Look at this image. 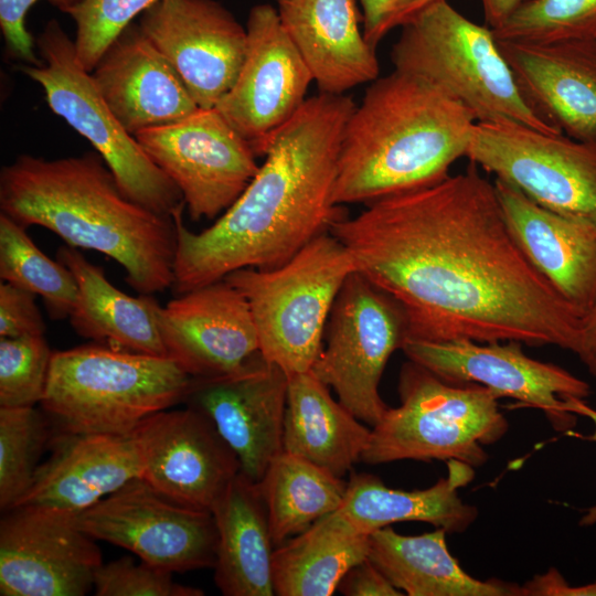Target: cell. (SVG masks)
I'll list each match as a JSON object with an SVG mask.
<instances>
[{"label": "cell", "mask_w": 596, "mask_h": 596, "mask_svg": "<svg viewBox=\"0 0 596 596\" xmlns=\"http://www.w3.org/2000/svg\"><path fill=\"white\" fill-rule=\"evenodd\" d=\"M398 395L400 405L389 406L371 428L361 459L366 464L459 460L475 468L488 459L482 446L509 428L488 387L448 382L411 360L401 369Z\"/></svg>", "instance_id": "obj_7"}, {"label": "cell", "mask_w": 596, "mask_h": 596, "mask_svg": "<svg viewBox=\"0 0 596 596\" xmlns=\"http://www.w3.org/2000/svg\"><path fill=\"white\" fill-rule=\"evenodd\" d=\"M138 24L199 108H214L235 83L246 51V26L219 1L161 0Z\"/></svg>", "instance_id": "obj_17"}, {"label": "cell", "mask_w": 596, "mask_h": 596, "mask_svg": "<svg viewBox=\"0 0 596 596\" xmlns=\"http://www.w3.org/2000/svg\"><path fill=\"white\" fill-rule=\"evenodd\" d=\"M140 447L132 435L62 432L40 464L19 505L76 515L129 481L142 478ZM14 507V508H15Z\"/></svg>", "instance_id": "obj_23"}, {"label": "cell", "mask_w": 596, "mask_h": 596, "mask_svg": "<svg viewBox=\"0 0 596 596\" xmlns=\"http://www.w3.org/2000/svg\"><path fill=\"white\" fill-rule=\"evenodd\" d=\"M52 354L44 336L0 338V406L41 403Z\"/></svg>", "instance_id": "obj_36"}, {"label": "cell", "mask_w": 596, "mask_h": 596, "mask_svg": "<svg viewBox=\"0 0 596 596\" xmlns=\"http://www.w3.org/2000/svg\"><path fill=\"white\" fill-rule=\"evenodd\" d=\"M446 533L402 535L384 526L370 534L368 558L408 596H521L515 583L465 572L447 547Z\"/></svg>", "instance_id": "obj_30"}, {"label": "cell", "mask_w": 596, "mask_h": 596, "mask_svg": "<svg viewBox=\"0 0 596 596\" xmlns=\"http://www.w3.org/2000/svg\"><path fill=\"white\" fill-rule=\"evenodd\" d=\"M0 278L43 299L54 320L70 318L78 300L72 272L47 257L22 226L0 213Z\"/></svg>", "instance_id": "obj_33"}, {"label": "cell", "mask_w": 596, "mask_h": 596, "mask_svg": "<svg viewBox=\"0 0 596 596\" xmlns=\"http://www.w3.org/2000/svg\"><path fill=\"white\" fill-rule=\"evenodd\" d=\"M246 32L236 81L214 108L264 157L276 132L306 102L313 79L274 6H254Z\"/></svg>", "instance_id": "obj_15"}, {"label": "cell", "mask_w": 596, "mask_h": 596, "mask_svg": "<svg viewBox=\"0 0 596 596\" xmlns=\"http://www.w3.org/2000/svg\"><path fill=\"white\" fill-rule=\"evenodd\" d=\"M35 46L41 63L21 71L45 93L47 105L86 138L114 173L123 192L142 206L173 215L185 207L182 194L118 121L78 62L74 41L55 19L46 22Z\"/></svg>", "instance_id": "obj_9"}, {"label": "cell", "mask_w": 596, "mask_h": 596, "mask_svg": "<svg viewBox=\"0 0 596 596\" xmlns=\"http://www.w3.org/2000/svg\"><path fill=\"white\" fill-rule=\"evenodd\" d=\"M349 95L306 99L276 132L264 162L240 198L195 233L173 213L177 249L172 289L183 294L242 268H275L345 216L333 199Z\"/></svg>", "instance_id": "obj_2"}, {"label": "cell", "mask_w": 596, "mask_h": 596, "mask_svg": "<svg viewBox=\"0 0 596 596\" xmlns=\"http://www.w3.org/2000/svg\"><path fill=\"white\" fill-rule=\"evenodd\" d=\"M532 107L564 135L596 139V39L498 41Z\"/></svg>", "instance_id": "obj_21"}, {"label": "cell", "mask_w": 596, "mask_h": 596, "mask_svg": "<svg viewBox=\"0 0 596 596\" xmlns=\"http://www.w3.org/2000/svg\"><path fill=\"white\" fill-rule=\"evenodd\" d=\"M274 1L320 93L344 95L380 76L376 49L360 28L355 0Z\"/></svg>", "instance_id": "obj_25"}, {"label": "cell", "mask_w": 596, "mask_h": 596, "mask_svg": "<svg viewBox=\"0 0 596 596\" xmlns=\"http://www.w3.org/2000/svg\"><path fill=\"white\" fill-rule=\"evenodd\" d=\"M369 540L337 511L323 517L275 549V595H333L350 568L368 557Z\"/></svg>", "instance_id": "obj_31"}, {"label": "cell", "mask_w": 596, "mask_h": 596, "mask_svg": "<svg viewBox=\"0 0 596 596\" xmlns=\"http://www.w3.org/2000/svg\"><path fill=\"white\" fill-rule=\"evenodd\" d=\"M329 318L327 342L311 371L372 427L389 408L379 389L391 355L407 337L404 313L390 296L354 272Z\"/></svg>", "instance_id": "obj_11"}, {"label": "cell", "mask_w": 596, "mask_h": 596, "mask_svg": "<svg viewBox=\"0 0 596 596\" xmlns=\"http://www.w3.org/2000/svg\"><path fill=\"white\" fill-rule=\"evenodd\" d=\"M56 259L72 272L78 286V300L70 316L78 336L119 350L167 356L158 324L161 306L151 295L123 292L75 247L61 246Z\"/></svg>", "instance_id": "obj_28"}, {"label": "cell", "mask_w": 596, "mask_h": 596, "mask_svg": "<svg viewBox=\"0 0 596 596\" xmlns=\"http://www.w3.org/2000/svg\"><path fill=\"white\" fill-rule=\"evenodd\" d=\"M447 476L422 490L385 486L371 473H353L337 512L355 531L372 532L398 522H426L447 533L466 531L477 519L476 507L465 503L458 490L473 478V467L448 460Z\"/></svg>", "instance_id": "obj_26"}, {"label": "cell", "mask_w": 596, "mask_h": 596, "mask_svg": "<svg viewBox=\"0 0 596 596\" xmlns=\"http://www.w3.org/2000/svg\"><path fill=\"white\" fill-rule=\"evenodd\" d=\"M191 380L170 358L85 344L53 352L40 404L62 432L129 436L183 403Z\"/></svg>", "instance_id": "obj_5"}, {"label": "cell", "mask_w": 596, "mask_h": 596, "mask_svg": "<svg viewBox=\"0 0 596 596\" xmlns=\"http://www.w3.org/2000/svg\"><path fill=\"white\" fill-rule=\"evenodd\" d=\"M161 0H83L67 14L76 26L75 53L92 72L107 47L137 15Z\"/></svg>", "instance_id": "obj_37"}, {"label": "cell", "mask_w": 596, "mask_h": 596, "mask_svg": "<svg viewBox=\"0 0 596 596\" xmlns=\"http://www.w3.org/2000/svg\"><path fill=\"white\" fill-rule=\"evenodd\" d=\"M74 521L93 539L171 573L215 564L217 529L212 512L177 503L142 478L74 515Z\"/></svg>", "instance_id": "obj_13"}, {"label": "cell", "mask_w": 596, "mask_h": 596, "mask_svg": "<svg viewBox=\"0 0 596 596\" xmlns=\"http://www.w3.org/2000/svg\"><path fill=\"white\" fill-rule=\"evenodd\" d=\"M521 596H596V582L573 586L555 567L521 585Z\"/></svg>", "instance_id": "obj_43"}, {"label": "cell", "mask_w": 596, "mask_h": 596, "mask_svg": "<svg viewBox=\"0 0 596 596\" xmlns=\"http://www.w3.org/2000/svg\"><path fill=\"white\" fill-rule=\"evenodd\" d=\"M257 483L276 547L337 511L347 490L343 478L284 450Z\"/></svg>", "instance_id": "obj_32"}, {"label": "cell", "mask_w": 596, "mask_h": 596, "mask_svg": "<svg viewBox=\"0 0 596 596\" xmlns=\"http://www.w3.org/2000/svg\"><path fill=\"white\" fill-rule=\"evenodd\" d=\"M493 183L504 219L525 256L585 313L596 304V223L547 210L501 180Z\"/></svg>", "instance_id": "obj_24"}, {"label": "cell", "mask_w": 596, "mask_h": 596, "mask_svg": "<svg viewBox=\"0 0 596 596\" xmlns=\"http://www.w3.org/2000/svg\"><path fill=\"white\" fill-rule=\"evenodd\" d=\"M0 521L1 596H84L103 564L74 515L19 505Z\"/></svg>", "instance_id": "obj_16"}, {"label": "cell", "mask_w": 596, "mask_h": 596, "mask_svg": "<svg viewBox=\"0 0 596 596\" xmlns=\"http://www.w3.org/2000/svg\"><path fill=\"white\" fill-rule=\"evenodd\" d=\"M526 0H481L486 23L492 29L505 22Z\"/></svg>", "instance_id": "obj_45"}, {"label": "cell", "mask_w": 596, "mask_h": 596, "mask_svg": "<svg viewBox=\"0 0 596 596\" xmlns=\"http://www.w3.org/2000/svg\"><path fill=\"white\" fill-rule=\"evenodd\" d=\"M523 345L518 341L406 339L402 350L408 360L448 382L483 385L498 398L541 409L556 432H571L577 415L567 409L566 398L586 400L590 385L562 366L529 356Z\"/></svg>", "instance_id": "obj_14"}, {"label": "cell", "mask_w": 596, "mask_h": 596, "mask_svg": "<svg viewBox=\"0 0 596 596\" xmlns=\"http://www.w3.org/2000/svg\"><path fill=\"white\" fill-rule=\"evenodd\" d=\"M91 75L108 108L132 136L199 109L174 68L137 22L115 39Z\"/></svg>", "instance_id": "obj_22"}, {"label": "cell", "mask_w": 596, "mask_h": 596, "mask_svg": "<svg viewBox=\"0 0 596 596\" xmlns=\"http://www.w3.org/2000/svg\"><path fill=\"white\" fill-rule=\"evenodd\" d=\"M567 409L575 414L589 418L594 423V433L590 436L584 437L590 441H596V409L590 407L585 400L576 397L566 398ZM579 524L583 526H589L596 524V504L586 510L584 515L579 520Z\"/></svg>", "instance_id": "obj_46"}, {"label": "cell", "mask_w": 596, "mask_h": 596, "mask_svg": "<svg viewBox=\"0 0 596 596\" xmlns=\"http://www.w3.org/2000/svg\"><path fill=\"white\" fill-rule=\"evenodd\" d=\"M371 428L310 370L288 376L283 450L343 478L362 459Z\"/></svg>", "instance_id": "obj_29"}, {"label": "cell", "mask_w": 596, "mask_h": 596, "mask_svg": "<svg viewBox=\"0 0 596 596\" xmlns=\"http://www.w3.org/2000/svg\"><path fill=\"white\" fill-rule=\"evenodd\" d=\"M171 572L124 556L102 564L94 576L97 596H202L200 588L173 581Z\"/></svg>", "instance_id": "obj_38"}, {"label": "cell", "mask_w": 596, "mask_h": 596, "mask_svg": "<svg viewBox=\"0 0 596 596\" xmlns=\"http://www.w3.org/2000/svg\"><path fill=\"white\" fill-rule=\"evenodd\" d=\"M40 0H0V28L7 51L13 58L38 65L35 40L25 26L29 10ZM63 13H68L83 0H45Z\"/></svg>", "instance_id": "obj_39"}, {"label": "cell", "mask_w": 596, "mask_h": 596, "mask_svg": "<svg viewBox=\"0 0 596 596\" xmlns=\"http://www.w3.org/2000/svg\"><path fill=\"white\" fill-rule=\"evenodd\" d=\"M338 590L347 596H402L387 577L366 557L341 579Z\"/></svg>", "instance_id": "obj_42"}, {"label": "cell", "mask_w": 596, "mask_h": 596, "mask_svg": "<svg viewBox=\"0 0 596 596\" xmlns=\"http://www.w3.org/2000/svg\"><path fill=\"white\" fill-rule=\"evenodd\" d=\"M439 0H359L365 40L377 44L395 28H403L418 13Z\"/></svg>", "instance_id": "obj_41"}, {"label": "cell", "mask_w": 596, "mask_h": 596, "mask_svg": "<svg viewBox=\"0 0 596 596\" xmlns=\"http://www.w3.org/2000/svg\"><path fill=\"white\" fill-rule=\"evenodd\" d=\"M492 32L497 41L596 39V0H526Z\"/></svg>", "instance_id": "obj_35"}, {"label": "cell", "mask_w": 596, "mask_h": 596, "mask_svg": "<svg viewBox=\"0 0 596 596\" xmlns=\"http://www.w3.org/2000/svg\"><path fill=\"white\" fill-rule=\"evenodd\" d=\"M329 232L355 272L400 306L406 339L577 349L584 312L525 256L475 163L373 201Z\"/></svg>", "instance_id": "obj_1"}, {"label": "cell", "mask_w": 596, "mask_h": 596, "mask_svg": "<svg viewBox=\"0 0 596 596\" xmlns=\"http://www.w3.org/2000/svg\"><path fill=\"white\" fill-rule=\"evenodd\" d=\"M49 419L34 406H0V509L14 508L30 489L49 441Z\"/></svg>", "instance_id": "obj_34"}, {"label": "cell", "mask_w": 596, "mask_h": 596, "mask_svg": "<svg viewBox=\"0 0 596 596\" xmlns=\"http://www.w3.org/2000/svg\"><path fill=\"white\" fill-rule=\"evenodd\" d=\"M466 158L541 206L596 223V139L476 123Z\"/></svg>", "instance_id": "obj_10"}, {"label": "cell", "mask_w": 596, "mask_h": 596, "mask_svg": "<svg viewBox=\"0 0 596 596\" xmlns=\"http://www.w3.org/2000/svg\"><path fill=\"white\" fill-rule=\"evenodd\" d=\"M131 435L142 455V479L188 508L211 512L241 471L235 451L214 424L192 407L158 412Z\"/></svg>", "instance_id": "obj_19"}, {"label": "cell", "mask_w": 596, "mask_h": 596, "mask_svg": "<svg viewBox=\"0 0 596 596\" xmlns=\"http://www.w3.org/2000/svg\"><path fill=\"white\" fill-rule=\"evenodd\" d=\"M35 297L9 283H0V338L44 336L45 322Z\"/></svg>", "instance_id": "obj_40"}, {"label": "cell", "mask_w": 596, "mask_h": 596, "mask_svg": "<svg viewBox=\"0 0 596 596\" xmlns=\"http://www.w3.org/2000/svg\"><path fill=\"white\" fill-rule=\"evenodd\" d=\"M473 114L430 82L394 70L371 82L344 127L333 199L371 203L432 185L466 157Z\"/></svg>", "instance_id": "obj_4"}, {"label": "cell", "mask_w": 596, "mask_h": 596, "mask_svg": "<svg viewBox=\"0 0 596 596\" xmlns=\"http://www.w3.org/2000/svg\"><path fill=\"white\" fill-rule=\"evenodd\" d=\"M287 391L288 375L257 351L234 372L192 377L183 403L214 424L241 471L258 482L283 451Z\"/></svg>", "instance_id": "obj_18"}, {"label": "cell", "mask_w": 596, "mask_h": 596, "mask_svg": "<svg viewBox=\"0 0 596 596\" xmlns=\"http://www.w3.org/2000/svg\"><path fill=\"white\" fill-rule=\"evenodd\" d=\"M0 210L24 227L42 226L68 246L113 258L140 295L172 287L173 215L129 199L97 151L52 160L18 156L0 172Z\"/></svg>", "instance_id": "obj_3"}, {"label": "cell", "mask_w": 596, "mask_h": 596, "mask_svg": "<svg viewBox=\"0 0 596 596\" xmlns=\"http://www.w3.org/2000/svg\"><path fill=\"white\" fill-rule=\"evenodd\" d=\"M575 354L596 377V304L583 316Z\"/></svg>", "instance_id": "obj_44"}, {"label": "cell", "mask_w": 596, "mask_h": 596, "mask_svg": "<svg viewBox=\"0 0 596 596\" xmlns=\"http://www.w3.org/2000/svg\"><path fill=\"white\" fill-rule=\"evenodd\" d=\"M158 324L167 356L191 377L228 374L259 351L248 302L225 279L161 306Z\"/></svg>", "instance_id": "obj_20"}, {"label": "cell", "mask_w": 596, "mask_h": 596, "mask_svg": "<svg viewBox=\"0 0 596 596\" xmlns=\"http://www.w3.org/2000/svg\"><path fill=\"white\" fill-rule=\"evenodd\" d=\"M180 190L193 221L222 215L259 169L251 145L215 108L135 135Z\"/></svg>", "instance_id": "obj_12"}, {"label": "cell", "mask_w": 596, "mask_h": 596, "mask_svg": "<svg viewBox=\"0 0 596 596\" xmlns=\"http://www.w3.org/2000/svg\"><path fill=\"white\" fill-rule=\"evenodd\" d=\"M217 529L214 568L225 596H273L274 543L258 483L242 471L211 510Z\"/></svg>", "instance_id": "obj_27"}, {"label": "cell", "mask_w": 596, "mask_h": 596, "mask_svg": "<svg viewBox=\"0 0 596 596\" xmlns=\"http://www.w3.org/2000/svg\"><path fill=\"white\" fill-rule=\"evenodd\" d=\"M354 272L345 246L326 232L275 268H242L224 279L248 302L262 355L289 376L312 369L334 301Z\"/></svg>", "instance_id": "obj_8"}, {"label": "cell", "mask_w": 596, "mask_h": 596, "mask_svg": "<svg viewBox=\"0 0 596 596\" xmlns=\"http://www.w3.org/2000/svg\"><path fill=\"white\" fill-rule=\"evenodd\" d=\"M394 70L422 77L466 106L477 123H515L562 132L529 103L486 25L439 0L402 28L392 47Z\"/></svg>", "instance_id": "obj_6"}]
</instances>
